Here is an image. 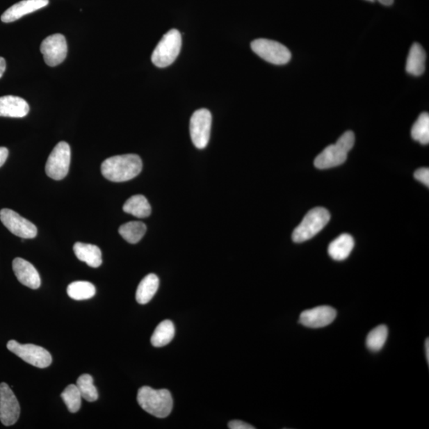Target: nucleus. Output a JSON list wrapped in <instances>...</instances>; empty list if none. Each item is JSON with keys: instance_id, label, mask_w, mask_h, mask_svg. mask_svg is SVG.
I'll use <instances>...</instances> for the list:
<instances>
[{"instance_id": "nucleus-1", "label": "nucleus", "mask_w": 429, "mask_h": 429, "mask_svg": "<svg viewBox=\"0 0 429 429\" xmlns=\"http://www.w3.org/2000/svg\"><path fill=\"white\" fill-rule=\"evenodd\" d=\"M143 161L137 154L114 156L106 159L102 165L103 176L113 182H124L140 174Z\"/></svg>"}, {"instance_id": "nucleus-2", "label": "nucleus", "mask_w": 429, "mask_h": 429, "mask_svg": "<svg viewBox=\"0 0 429 429\" xmlns=\"http://www.w3.org/2000/svg\"><path fill=\"white\" fill-rule=\"evenodd\" d=\"M137 400L143 410L159 419L168 416L174 406L170 392L165 389L143 387L138 389Z\"/></svg>"}, {"instance_id": "nucleus-3", "label": "nucleus", "mask_w": 429, "mask_h": 429, "mask_svg": "<svg viewBox=\"0 0 429 429\" xmlns=\"http://www.w3.org/2000/svg\"><path fill=\"white\" fill-rule=\"evenodd\" d=\"M355 141V133L352 131L345 132L335 144L330 145L317 156L314 161L316 168L326 170L343 164Z\"/></svg>"}, {"instance_id": "nucleus-4", "label": "nucleus", "mask_w": 429, "mask_h": 429, "mask_svg": "<svg viewBox=\"0 0 429 429\" xmlns=\"http://www.w3.org/2000/svg\"><path fill=\"white\" fill-rule=\"evenodd\" d=\"M330 211L325 208H314L305 215L302 222L295 228L293 232V241L295 243H303L314 237L330 222Z\"/></svg>"}, {"instance_id": "nucleus-5", "label": "nucleus", "mask_w": 429, "mask_h": 429, "mask_svg": "<svg viewBox=\"0 0 429 429\" xmlns=\"http://www.w3.org/2000/svg\"><path fill=\"white\" fill-rule=\"evenodd\" d=\"M181 35L175 29L170 30L161 38L154 50L152 60L159 68H165L175 63L181 49Z\"/></svg>"}, {"instance_id": "nucleus-6", "label": "nucleus", "mask_w": 429, "mask_h": 429, "mask_svg": "<svg viewBox=\"0 0 429 429\" xmlns=\"http://www.w3.org/2000/svg\"><path fill=\"white\" fill-rule=\"evenodd\" d=\"M250 46L256 54L271 64L286 65L292 58L291 52L286 47L269 39H256Z\"/></svg>"}, {"instance_id": "nucleus-7", "label": "nucleus", "mask_w": 429, "mask_h": 429, "mask_svg": "<svg viewBox=\"0 0 429 429\" xmlns=\"http://www.w3.org/2000/svg\"><path fill=\"white\" fill-rule=\"evenodd\" d=\"M7 348L26 363L38 369H46L52 363V356L48 350L37 345L21 344L15 341H10Z\"/></svg>"}, {"instance_id": "nucleus-8", "label": "nucleus", "mask_w": 429, "mask_h": 429, "mask_svg": "<svg viewBox=\"0 0 429 429\" xmlns=\"http://www.w3.org/2000/svg\"><path fill=\"white\" fill-rule=\"evenodd\" d=\"M70 161V145L65 142H60L49 156L46 165L47 175L54 180H63L68 175Z\"/></svg>"}, {"instance_id": "nucleus-9", "label": "nucleus", "mask_w": 429, "mask_h": 429, "mask_svg": "<svg viewBox=\"0 0 429 429\" xmlns=\"http://www.w3.org/2000/svg\"><path fill=\"white\" fill-rule=\"evenodd\" d=\"M211 114L208 109H199L193 113L191 120V136L193 143L197 149H202L207 147L209 142Z\"/></svg>"}, {"instance_id": "nucleus-10", "label": "nucleus", "mask_w": 429, "mask_h": 429, "mask_svg": "<svg viewBox=\"0 0 429 429\" xmlns=\"http://www.w3.org/2000/svg\"><path fill=\"white\" fill-rule=\"evenodd\" d=\"M0 220L16 236L22 238H33L37 236L36 226L13 210H0Z\"/></svg>"}, {"instance_id": "nucleus-11", "label": "nucleus", "mask_w": 429, "mask_h": 429, "mask_svg": "<svg viewBox=\"0 0 429 429\" xmlns=\"http://www.w3.org/2000/svg\"><path fill=\"white\" fill-rule=\"evenodd\" d=\"M40 50L44 63L49 66L54 67L63 63L68 53V47L65 36L56 33L44 39Z\"/></svg>"}, {"instance_id": "nucleus-12", "label": "nucleus", "mask_w": 429, "mask_h": 429, "mask_svg": "<svg viewBox=\"0 0 429 429\" xmlns=\"http://www.w3.org/2000/svg\"><path fill=\"white\" fill-rule=\"evenodd\" d=\"M20 405L15 394L7 383H0V421L5 426H10L18 421Z\"/></svg>"}, {"instance_id": "nucleus-13", "label": "nucleus", "mask_w": 429, "mask_h": 429, "mask_svg": "<svg viewBox=\"0 0 429 429\" xmlns=\"http://www.w3.org/2000/svg\"><path fill=\"white\" fill-rule=\"evenodd\" d=\"M337 313L330 306H318L314 309L305 310L300 316V323L311 328L324 327L335 321Z\"/></svg>"}, {"instance_id": "nucleus-14", "label": "nucleus", "mask_w": 429, "mask_h": 429, "mask_svg": "<svg viewBox=\"0 0 429 429\" xmlns=\"http://www.w3.org/2000/svg\"><path fill=\"white\" fill-rule=\"evenodd\" d=\"M13 267L17 280L22 285L32 289H37L40 287V275H39L35 267L29 261L24 259L16 258L13 260Z\"/></svg>"}, {"instance_id": "nucleus-15", "label": "nucleus", "mask_w": 429, "mask_h": 429, "mask_svg": "<svg viewBox=\"0 0 429 429\" xmlns=\"http://www.w3.org/2000/svg\"><path fill=\"white\" fill-rule=\"evenodd\" d=\"M49 0H22L11 6L1 16V20L5 24H9L18 20L26 15L47 7Z\"/></svg>"}, {"instance_id": "nucleus-16", "label": "nucleus", "mask_w": 429, "mask_h": 429, "mask_svg": "<svg viewBox=\"0 0 429 429\" xmlns=\"http://www.w3.org/2000/svg\"><path fill=\"white\" fill-rule=\"evenodd\" d=\"M29 111L30 106L24 99L15 96L0 97V116L24 118Z\"/></svg>"}, {"instance_id": "nucleus-17", "label": "nucleus", "mask_w": 429, "mask_h": 429, "mask_svg": "<svg viewBox=\"0 0 429 429\" xmlns=\"http://www.w3.org/2000/svg\"><path fill=\"white\" fill-rule=\"evenodd\" d=\"M74 252L78 259L93 268H97L102 264V250L96 245L76 243Z\"/></svg>"}, {"instance_id": "nucleus-18", "label": "nucleus", "mask_w": 429, "mask_h": 429, "mask_svg": "<svg viewBox=\"0 0 429 429\" xmlns=\"http://www.w3.org/2000/svg\"><path fill=\"white\" fill-rule=\"evenodd\" d=\"M426 53L424 48L419 43H414L406 61V71L410 75L419 76L426 71Z\"/></svg>"}, {"instance_id": "nucleus-19", "label": "nucleus", "mask_w": 429, "mask_h": 429, "mask_svg": "<svg viewBox=\"0 0 429 429\" xmlns=\"http://www.w3.org/2000/svg\"><path fill=\"white\" fill-rule=\"evenodd\" d=\"M355 247V241L348 234H342L328 247V254L336 261H343L349 257Z\"/></svg>"}, {"instance_id": "nucleus-20", "label": "nucleus", "mask_w": 429, "mask_h": 429, "mask_svg": "<svg viewBox=\"0 0 429 429\" xmlns=\"http://www.w3.org/2000/svg\"><path fill=\"white\" fill-rule=\"evenodd\" d=\"M159 287V278L154 274L145 277L139 283L136 291V300L138 304L146 305L152 300Z\"/></svg>"}, {"instance_id": "nucleus-21", "label": "nucleus", "mask_w": 429, "mask_h": 429, "mask_svg": "<svg viewBox=\"0 0 429 429\" xmlns=\"http://www.w3.org/2000/svg\"><path fill=\"white\" fill-rule=\"evenodd\" d=\"M122 209L126 213L137 217V218H146L152 213V207L146 197L143 195H135L128 199Z\"/></svg>"}, {"instance_id": "nucleus-22", "label": "nucleus", "mask_w": 429, "mask_h": 429, "mask_svg": "<svg viewBox=\"0 0 429 429\" xmlns=\"http://www.w3.org/2000/svg\"><path fill=\"white\" fill-rule=\"evenodd\" d=\"M175 335V327L174 323L166 320L161 322L155 328L150 341L154 347L161 348L170 343Z\"/></svg>"}, {"instance_id": "nucleus-23", "label": "nucleus", "mask_w": 429, "mask_h": 429, "mask_svg": "<svg viewBox=\"0 0 429 429\" xmlns=\"http://www.w3.org/2000/svg\"><path fill=\"white\" fill-rule=\"evenodd\" d=\"M147 232V226L140 221L128 222L120 226L119 233L120 236L129 243L135 244L141 241Z\"/></svg>"}, {"instance_id": "nucleus-24", "label": "nucleus", "mask_w": 429, "mask_h": 429, "mask_svg": "<svg viewBox=\"0 0 429 429\" xmlns=\"http://www.w3.org/2000/svg\"><path fill=\"white\" fill-rule=\"evenodd\" d=\"M67 293L74 300H88L95 296L96 288L88 282H74L67 288Z\"/></svg>"}, {"instance_id": "nucleus-25", "label": "nucleus", "mask_w": 429, "mask_h": 429, "mask_svg": "<svg viewBox=\"0 0 429 429\" xmlns=\"http://www.w3.org/2000/svg\"><path fill=\"white\" fill-rule=\"evenodd\" d=\"M412 138L415 141L423 145L429 143V115L428 113H423L415 122L411 131Z\"/></svg>"}, {"instance_id": "nucleus-26", "label": "nucleus", "mask_w": 429, "mask_h": 429, "mask_svg": "<svg viewBox=\"0 0 429 429\" xmlns=\"http://www.w3.org/2000/svg\"><path fill=\"white\" fill-rule=\"evenodd\" d=\"M388 338V328L386 325H380L374 328L366 337V347L372 352H378L385 345Z\"/></svg>"}, {"instance_id": "nucleus-27", "label": "nucleus", "mask_w": 429, "mask_h": 429, "mask_svg": "<svg viewBox=\"0 0 429 429\" xmlns=\"http://www.w3.org/2000/svg\"><path fill=\"white\" fill-rule=\"evenodd\" d=\"M76 387L81 397L89 403L96 402L99 398L97 389L94 386L93 378L90 375H82L76 381Z\"/></svg>"}, {"instance_id": "nucleus-28", "label": "nucleus", "mask_w": 429, "mask_h": 429, "mask_svg": "<svg viewBox=\"0 0 429 429\" xmlns=\"http://www.w3.org/2000/svg\"><path fill=\"white\" fill-rule=\"evenodd\" d=\"M65 404L72 414L79 411L81 406V394L76 385H70L60 394Z\"/></svg>"}, {"instance_id": "nucleus-29", "label": "nucleus", "mask_w": 429, "mask_h": 429, "mask_svg": "<svg viewBox=\"0 0 429 429\" xmlns=\"http://www.w3.org/2000/svg\"><path fill=\"white\" fill-rule=\"evenodd\" d=\"M415 179L424 184L427 187L429 186V170L428 168H421L414 172Z\"/></svg>"}, {"instance_id": "nucleus-30", "label": "nucleus", "mask_w": 429, "mask_h": 429, "mask_svg": "<svg viewBox=\"0 0 429 429\" xmlns=\"http://www.w3.org/2000/svg\"><path fill=\"white\" fill-rule=\"evenodd\" d=\"M228 428L231 429H254L255 428L252 426L247 424L242 421H232L228 424Z\"/></svg>"}, {"instance_id": "nucleus-31", "label": "nucleus", "mask_w": 429, "mask_h": 429, "mask_svg": "<svg viewBox=\"0 0 429 429\" xmlns=\"http://www.w3.org/2000/svg\"><path fill=\"white\" fill-rule=\"evenodd\" d=\"M9 152L8 148L0 147V167H2L8 157Z\"/></svg>"}, {"instance_id": "nucleus-32", "label": "nucleus", "mask_w": 429, "mask_h": 429, "mask_svg": "<svg viewBox=\"0 0 429 429\" xmlns=\"http://www.w3.org/2000/svg\"><path fill=\"white\" fill-rule=\"evenodd\" d=\"M6 70V60L3 58L0 57V78H1Z\"/></svg>"}, {"instance_id": "nucleus-33", "label": "nucleus", "mask_w": 429, "mask_h": 429, "mask_svg": "<svg viewBox=\"0 0 429 429\" xmlns=\"http://www.w3.org/2000/svg\"><path fill=\"white\" fill-rule=\"evenodd\" d=\"M367 1L375 2L376 0H367ZM377 1L380 2L382 5L391 6L394 3V0H377Z\"/></svg>"}, {"instance_id": "nucleus-34", "label": "nucleus", "mask_w": 429, "mask_h": 429, "mask_svg": "<svg viewBox=\"0 0 429 429\" xmlns=\"http://www.w3.org/2000/svg\"><path fill=\"white\" fill-rule=\"evenodd\" d=\"M426 355L427 362L428 364V362H429V339H427L426 341Z\"/></svg>"}]
</instances>
